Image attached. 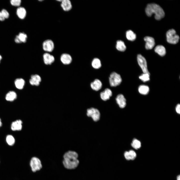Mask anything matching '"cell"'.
Returning a JSON list of instances; mask_svg holds the SVG:
<instances>
[{
  "label": "cell",
  "mask_w": 180,
  "mask_h": 180,
  "mask_svg": "<svg viewBox=\"0 0 180 180\" xmlns=\"http://www.w3.org/2000/svg\"><path fill=\"white\" fill-rule=\"evenodd\" d=\"M78 156V154L74 151L70 150L66 152L63 156L62 162L64 167L68 169L76 168L79 164Z\"/></svg>",
  "instance_id": "6da1fadb"
},
{
  "label": "cell",
  "mask_w": 180,
  "mask_h": 180,
  "mask_svg": "<svg viewBox=\"0 0 180 180\" xmlns=\"http://www.w3.org/2000/svg\"><path fill=\"white\" fill-rule=\"evenodd\" d=\"M145 12L146 15L150 16L154 14V17L157 20H160L164 16V12L162 8L159 5L154 3H152L147 4Z\"/></svg>",
  "instance_id": "7a4b0ae2"
},
{
  "label": "cell",
  "mask_w": 180,
  "mask_h": 180,
  "mask_svg": "<svg viewBox=\"0 0 180 180\" xmlns=\"http://www.w3.org/2000/svg\"><path fill=\"white\" fill-rule=\"evenodd\" d=\"M167 42L172 44H176L178 42L180 38L176 34V31L173 29L169 30L166 34Z\"/></svg>",
  "instance_id": "3957f363"
},
{
  "label": "cell",
  "mask_w": 180,
  "mask_h": 180,
  "mask_svg": "<svg viewBox=\"0 0 180 180\" xmlns=\"http://www.w3.org/2000/svg\"><path fill=\"white\" fill-rule=\"evenodd\" d=\"M122 79L120 74L113 72L110 74L109 82L110 86L112 87H116L119 85L122 82Z\"/></svg>",
  "instance_id": "277c9868"
},
{
  "label": "cell",
  "mask_w": 180,
  "mask_h": 180,
  "mask_svg": "<svg viewBox=\"0 0 180 180\" xmlns=\"http://www.w3.org/2000/svg\"><path fill=\"white\" fill-rule=\"evenodd\" d=\"M32 171L35 172L40 170L42 167L40 160L36 157H33L31 159L30 163Z\"/></svg>",
  "instance_id": "5b68a950"
},
{
  "label": "cell",
  "mask_w": 180,
  "mask_h": 180,
  "mask_svg": "<svg viewBox=\"0 0 180 180\" xmlns=\"http://www.w3.org/2000/svg\"><path fill=\"white\" fill-rule=\"evenodd\" d=\"M86 114L88 116L91 117L95 122L98 121L100 118V112L98 109L95 108H92L88 109Z\"/></svg>",
  "instance_id": "8992f818"
},
{
  "label": "cell",
  "mask_w": 180,
  "mask_h": 180,
  "mask_svg": "<svg viewBox=\"0 0 180 180\" xmlns=\"http://www.w3.org/2000/svg\"><path fill=\"white\" fill-rule=\"evenodd\" d=\"M138 63L144 73H149L148 71L146 60L145 58L140 54L137 56Z\"/></svg>",
  "instance_id": "52a82bcc"
},
{
  "label": "cell",
  "mask_w": 180,
  "mask_h": 180,
  "mask_svg": "<svg viewBox=\"0 0 180 180\" xmlns=\"http://www.w3.org/2000/svg\"><path fill=\"white\" fill-rule=\"evenodd\" d=\"M54 44L51 40L47 39L44 40L42 44V47L44 50L46 52H52L54 48Z\"/></svg>",
  "instance_id": "ba28073f"
},
{
  "label": "cell",
  "mask_w": 180,
  "mask_h": 180,
  "mask_svg": "<svg viewBox=\"0 0 180 180\" xmlns=\"http://www.w3.org/2000/svg\"><path fill=\"white\" fill-rule=\"evenodd\" d=\"M144 39L146 42L145 46L147 50L152 49L155 44L154 38L152 37L147 36H145Z\"/></svg>",
  "instance_id": "9c48e42d"
},
{
  "label": "cell",
  "mask_w": 180,
  "mask_h": 180,
  "mask_svg": "<svg viewBox=\"0 0 180 180\" xmlns=\"http://www.w3.org/2000/svg\"><path fill=\"white\" fill-rule=\"evenodd\" d=\"M43 59L44 63L46 65H50L55 60L54 56L49 53L46 52L43 56Z\"/></svg>",
  "instance_id": "30bf717a"
},
{
  "label": "cell",
  "mask_w": 180,
  "mask_h": 180,
  "mask_svg": "<svg viewBox=\"0 0 180 180\" xmlns=\"http://www.w3.org/2000/svg\"><path fill=\"white\" fill-rule=\"evenodd\" d=\"M116 100L117 104L120 108H124L126 105V100L124 95L122 94L118 95L116 98Z\"/></svg>",
  "instance_id": "8fae6325"
},
{
  "label": "cell",
  "mask_w": 180,
  "mask_h": 180,
  "mask_svg": "<svg viewBox=\"0 0 180 180\" xmlns=\"http://www.w3.org/2000/svg\"><path fill=\"white\" fill-rule=\"evenodd\" d=\"M41 81L40 76L37 74L32 75L29 80V82L32 86H38Z\"/></svg>",
  "instance_id": "7c38bea8"
},
{
  "label": "cell",
  "mask_w": 180,
  "mask_h": 180,
  "mask_svg": "<svg viewBox=\"0 0 180 180\" xmlns=\"http://www.w3.org/2000/svg\"><path fill=\"white\" fill-rule=\"evenodd\" d=\"M112 95V92L109 88H107L101 92L100 94L101 98L104 101L109 100Z\"/></svg>",
  "instance_id": "4fadbf2b"
},
{
  "label": "cell",
  "mask_w": 180,
  "mask_h": 180,
  "mask_svg": "<svg viewBox=\"0 0 180 180\" xmlns=\"http://www.w3.org/2000/svg\"><path fill=\"white\" fill-rule=\"evenodd\" d=\"M72 60L71 56L68 54H63L60 57L61 62L64 64L68 65L70 64L72 62Z\"/></svg>",
  "instance_id": "5bb4252c"
},
{
  "label": "cell",
  "mask_w": 180,
  "mask_h": 180,
  "mask_svg": "<svg viewBox=\"0 0 180 180\" xmlns=\"http://www.w3.org/2000/svg\"><path fill=\"white\" fill-rule=\"evenodd\" d=\"M61 6L62 9L65 11L68 12L72 8L71 2L69 0H61Z\"/></svg>",
  "instance_id": "9a60e30c"
},
{
  "label": "cell",
  "mask_w": 180,
  "mask_h": 180,
  "mask_svg": "<svg viewBox=\"0 0 180 180\" xmlns=\"http://www.w3.org/2000/svg\"><path fill=\"white\" fill-rule=\"evenodd\" d=\"M91 88L93 90L98 91L100 89L102 86L101 81L99 79H95L90 84Z\"/></svg>",
  "instance_id": "2e32d148"
},
{
  "label": "cell",
  "mask_w": 180,
  "mask_h": 180,
  "mask_svg": "<svg viewBox=\"0 0 180 180\" xmlns=\"http://www.w3.org/2000/svg\"><path fill=\"white\" fill-rule=\"evenodd\" d=\"M22 122L20 120H17L13 122L11 125V128L13 131H18L22 128Z\"/></svg>",
  "instance_id": "e0dca14e"
},
{
  "label": "cell",
  "mask_w": 180,
  "mask_h": 180,
  "mask_svg": "<svg viewBox=\"0 0 180 180\" xmlns=\"http://www.w3.org/2000/svg\"><path fill=\"white\" fill-rule=\"evenodd\" d=\"M16 13L18 18L22 19H24L25 18L26 14V9L22 7H19L17 8Z\"/></svg>",
  "instance_id": "ac0fdd59"
},
{
  "label": "cell",
  "mask_w": 180,
  "mask_h": 180,
  "mask_svg": "<svg viewBox=\"0 0 180 180\" xmlns=\"http://www.w3.org/2000/svg\"><path fill=\"white\" fill-rule=\"evenodd\" d=\"M154 51L161 56H164L166 53V50L165 47L162 45L156 46L155 48Z\"/></svg>",
  "instance_id": "d6986e66"
},
{
  "label": "cell",
  "mask_w": 180,
  "mask_h": 180,
  "mask_svg": "<svg viewBox=\"0 0 180 180\" xmlns=\"http://www.w3.org/2000/svg\"><path fill=\"white\" fill-rule=\"evenodd\" d=\"M25 84V81L22 78H17L14 81V84L16 87L19 90H22Z\"/></svg>",
  "instance_id": "ffe728a7"
},
{
  "label": "cell",
  "mask_w": 180,
  "mask_h": 180,
  "mask_svg": "<svg viewBox=\"0 0 180 180\" xmlns=\"http://www.w3.org/2000/svg\"><path fill=\"white\" fill-rule=\"evenodd\" d=\"M17 95L16 93L14 91H11L8 92L6 94L5 98L8 101H13L16 98Z\"/></svg>",
  "instance_id": "44dd1931"
},
{
  "label": "cell",
  "mask_w": 180,
  "mask_h": 180,
  "mask_svg": "<svg viewBox=\"0 0 180 180\" xmlns=\"http://www.w3.org/2000/svg\"><path fill=\"white\" fill-rule=\"evenodd\" d=\"M116 47L117 50L120 52H124L126 49V47L124 42L120 40H118L117 41Z\"/></svg>",
  "instance_id": "7402d4cb"
},
{
  "label": "cell",
  "mask_w": 180,
  "mask_h": 180,
  "mask_svg": "<svg viewBox=\"0 0 180 180\" xmlns=\"http://www.w3.org/2000/svg\"><path fill=\"white\" fill-rule=\"evenodd\" d=\"M138 91L141 94L143 95L147 94L149 91V88L147 86L142 85L140 86L138 88Z\"/></svg>",
  "instance_id": "603a6c76"
},
{
  "label": "cell",
  "mask_w": 180,
  "mask_h": 180,
  "mask_svg": "<svg viewBox=\"0 0 180 180\" xmlns=\"http://www.w3.org/2000/svg\"><path fill=\"white\" fill-rule=\"evenodd\" d=\"M126 34V38L128 40L133 41L136 40V34L132 30H127Z\"/></svg>",
  "instance_id": "cb8c5ba5"
},
{
  "label": "cell",
  "mask_w": 180,
  "mask_h": 180,
  "mask_svg": "<svg viewBox=\"0 0 180 180\" xmlns=\"http://www.w3.org/2000/svg\"><path fill=\"white\" fill-rule=\"evenodd\" d=\"M91 64L93 68L96 69L100 68L102 66L100 60L97 58H94L92 60Z\"/></svg>",
  "instance_id": "d4e9b609"
},
{
  "label": "cell",
  "mask_w": 180,
  "mask_h": 180,
  "mask_svg": "<svg viewBox=\"0 0 180 180\" xmlns=\"http://www.w3.org/2000/svg\"><path fill=\"white\" fill-rule=\"evenodd\" d=\"M131 145L133 148L135 149L138 150L140 148L141 143L139 140L134 138L133 140Z\"/></svg>",
  "instance_id": "484cf974"
},
{
  "label": "cell",
  "mask_w": 180,
  "mask_h": 180,
  "mask_svg": "<svg viewBox=\"0 0 180 180\" xmlns=\"http://www.w3.org/2000/svg\"><path fill=\"white\" fill-rule=\"evenodd\" d=\"M139 78L143 82L148 81L150 80V74L149 73H143L139 76Z\"/></svg>",
  "instance_id": "4316f807"
},
{
  "label": "cell",
  "mask_w": 180,
  "mask_h": 180,
  "mask_svg": "<svg viewBox=\"0 0 180 180\" xmlns=\"http://www.w3.org/2000/svg\"><path fill=\"white\" fill-rule=\"evenodd\" d=\"M6 141L7 144L10 146L13 145L15 142L14 138L12 136L10 135H8L6 136Z\"/></svg>",
  "instance_id": "83f0119b"
},
{
  "label": "cell",
  "mask_w": 180,
  "mask_h": 180,
  "mask_svg": "<svg viewBox=\"0 0 180 180\" xmlns=\"http://www.w3.org/2000/svg\"><path fill=\"white\" fill-rule=\"evenodd\" d=\"M18 35L22 42H26L27 36L26 34L24 32H20Z\"/></svg>",
  "instance_id": "f1b7e54d"
},
{
  "label": "cell",
  "mask_w": 180,
  "mask_h": 180,
  "mask_svg": "<svg viewBox=\"0 0 180 180\" xmlns=\"http://www.w3.org/2000/svg\"><path fill=\"white\" fill-rule=\"evenodd\" d=\"M128 152L130 160H134L136 158V154L134 151L131 150L128 151Z\"/></svg>",
  "instance_id": "f546056e"
},
{
  "label": "cell",
  "mask_w": 180,
  "mask_h": 180,
  "mask_svg": "<svg viewBox=\"0 0 180 180\" xmlns=\"http://www.w3.org/2000/svg\"><path fill=\"white\" fill-rule=\"evenodd\" d=\"M21 1L20 0H11L10 1L11 4L14 6H20L21 4Z\"/></svg>",
  "instance_id": "4dcf8cb0"
},
{
  "label": "cell",
  "mask_w": 180,
  "mask_h": 180,
  "mask_svg": "<svg viewBox=\"0 0 180 180\" xmlns=\"http://www.w3.org/2000/svg\"><path fill=\"white\" fill-rule=\"evenodd\" d=\"M2 14L5 19L8 18L9 16V14L8 12L6 10L2 9L1 11Z\"/></svg>",
  "instance_id": "1f68e13d"
},
{
  "label": "cell",
  "mask_w": 180,
  "mask_h": 180,
  "mask_svg": "<svg viewBox=\"0 0 180 180\" xmlns=\"http://www.w3.org/2000/svg\"><path fill=\"white\" fill-rule=\"evenodd\" d=\"M176 112L180 114V105L179 104H178L176 108Z\"/></svg>",
  "instance_id": "d6a6232c"
},
{
  "label": "cell",
  "mask_w": 180,
  "mask_h": 180,
  "mask_svg": "<svg viewBox=\"0 0 180 180\" xmlns=\"http://www.w3.org/2000/svg\"><path fill=\"white\" fill-rule=\"evenodd\" d=\"M14 41L15 42L17 43H20L22 42L20 39L18 35L16 36L14 39Z\"/></svg>",
  "instance_id": "836d02e7"
},
{
  "label": "cell",
  "mask_w": 180,
  "mask_h": 180,
  "mask_svg": "<svg viewBox=\"0 0 180 180\" xmlns=\"http://www.w3.org/2000/svg\"><path fill=\"white\" fill-rule=\"evenodd\" d=\"M5 18L2 14L1 12L0 11V20L3 21L4 20Z\"/></svg>",
  "instance_id": "e575fe53"
},
{
  "label": "cell",
  "mask_w": 180,
  "mask_h": 180,
  "mask_svg": "<svg viewBox=\"0 0 180 180\" xmlns=\"http://www.w3.org/2000/svg\"><path fill=\"white\" fill-rule=\"evenodd\" d=\"M177 180H180V176L178 175V176L176 177Z\"/></svg>",
  "instance_id": "d590c367"
},
{
  "label": "cell",
  "mask_w": 180,
  "mask_h": 180,
  "mask_svg": "<svg viewBox=\"0 0 180 180\" xmlns=\"http://www.w3.org/2000/svg\"><path fill=\"white\" fill-rule=\"evenodd\" d=\"M2 123L1 122V120L0 119V127L1 126H2Z\"/></svg>",
  "instance_id": "8d00e7d4"
},
{
  "label": "cell",
  "mask_w": 180,
  "mask_h": 180,
  "mask_svg": "<svg viewBox=\"0 0 180 180\" xmlns=\"http://www.w3.org/2000/svg\"><path fill=\"white\" fill-rule=\"evenodd\" d=\"M2 56L0 55V61H1V60H2Z\"/></svg>",
  "instance_id": "74e56055"
}]
</instances>
